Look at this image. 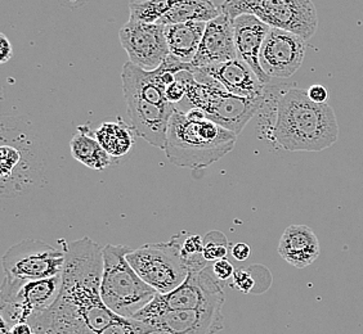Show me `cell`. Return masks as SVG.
I'll return each mask as SVG.
<instances>
[{"label": "cell", "instance_id": "obj_1", "mask_svg": "<svg viewBox=\"0 0 363 334\" xmlns=\"http://www.w3.org/2000/svg\"><path fill=\"white\" fill-rule=\"evenodd\" d=\"M62 288L47 311L28 321L35 334H151L145 321L112 313L101 297L104 248L89 237L63 242Z\"/></svg>", "mask_w": 363, "mask_h": 334}, {"label": "cell", "instance_id": "obj_2", "mask_svg": "<svg viewBox=\"0 0 363 334\" xmlns=\"http://www.w3.org/2000/svg\"><path fill=\"white\" fill-rule=\"evenodd\" d=\"M272 135L285 151L321 152L337 142L339 124L328 103H315L294 88L279 97Z\"/></svg>", "mask_w": 363, "mask_h": 334}, {"label": "cell", "instance_id": "obj_3", "mask_svg": "<svg viewBox=\"0 0 363 334\" xmlns=\"http://www.w3.org/2000/svg\"><path fill=\"white\" fill-rule=\"evenodd\" d=\"M238 137L209 119H189L175 110L169 122L165 154L177 166L205 168L232 152Z\"/></svg>", "mask_w": 363, "mask_h": 334}, {"label": "cell", "instance_id": "obj_4", "mask_svg": "<svg viewBox=\"0 0 363 334\" xmlns=\"http://www.w3.org/2000/svg\"><path fill=\"white\" fill-rule=\"evenodd\" d=\"M129 250L123 244L105 246L101 297L112 313L134 319L159 293L134 272L126 260Z\"/></svg>", "mask_w": 363, "mask_h": 334}, {"label": "cell", "instance_id": "obj_5", "mask_svg": "<svg viewBox=\"0 0 363 334\" xmlns=\"http://www.w3.org/2000/svg\"><path fill=\"white\" fill-rule=\"evenodd\" d=\"M44 154L45 149L34 132L22 127L21 121L14 117H3L0 146L3 193L21 192L25 185L40 179L47 162Z\"/></svg>", "mask_w": 363, "mask_h": 334}, {"label": "cell", "instance_id": "obj_6", "mask_svg": "<svg viewBox=\"0 0 363 334\" xmlns=\"http://www.w3.org/2000/svg\"><path fill=\"white\" fill-rule=\"evenodd\" d=\"M191 71L194 77L189 81L186 98L177 105L187 103L189 110L200 108L205 112L206 119L240 135L246 124L262 107L264 99L238 97L225 91L220 84L199 69L192 67Z\"/></svg>", "mask_w": 363, "mask_h": 334}, {"label": "cell", "instance_id": "obj_7", "mask_svg": "<svg viewBox=\"0 0 363 334\" xmlns=\"http://www.w3.org/2000/svg\"><path fill=\"white\" fill-rule=\"evenodd\" d=\"M187 234L189 231L182 230L169 242L143 244L126 255L134 272L159 294L174 291L189 275L182 256V243Z\"/></svg>", "mask_w": 363, "mask_h": 334}, {"label": "cell", "instance_id": "obj_8", "mask_svg": "<svg viewBox=\"0 0 363 334\" xmlns=\"http://www.w3.org/2000/svg\"><path fill=\"white\" fill-rule=\"evenodd\" d=\"M220 8L232 20L252 14L269 28L293 33L306 42L318 28V13L312 0H224Z\"/></svg>", "mask_w": 363, "mask_h": 334}, {"label": "cell", "instance_id": "obj_9", "mask_svg": "<svg viewBox=\"0 0 363 334\" xmlns=\"http://www.w3.org/2000/svg\"><path fill=\"white\" fill-rule=\"evenodd\" d=\"M211 265L206 266L201 272H189L184 283L174 291L167 294H157L142 311L134 316V319L145 321L173 311H191L223 306L225 302L223 286L216 278Z\"/></svg>", "mask_w": 363, "mask_h": 334}, {"label": "cell", "instance_id": "obj_10", "mask_svg": "<svg viewBox=\"0 0 363 334\" xmlns=\"http://www.w3.org/2000/svg\"><path fill=\"white\" fill-rule=\"evenodd\" d=\"M66 252L43 241L23 239L8 248L3 256L7 277L21 280H39L61 275Z\"/></svg>", "mask_w": 363, "mask_h": 334}, {"label": "cell", "instance_id": "obj_11", "mask_svg": "<svg viewBox=\"0 0 363 334\" xmlns=\"http://www.w3.org/2000/svg\"><path fill=\"white\" fill-rule=\"evenodd\" d=\"M119 39L129 62L143 70L159 69L170 54L165 26L159 23L129 20L120 28Z\"/></svg>", "mask_w": 363, "mask_h": 334}, {"label": "cell", "instance_id": "obj_12", "mask_svg": "<svg viewBox=\"0 0 363 334\" xmlns=\"http://www.w3.org/2000/svg\"><path fill=\"white\" fill-rule=\"evenodd\" d=\"M307 42L301 36L271 28L260 50V66L267 76L289 79L304 62Z\"/></svg>", "mask_w": 363, "mask_h": 334}, {"label": "cell", "instance_id": "obj_13", "mask_svg": "<svg viewBox=\"0 0 363 334\" xmlns=\"http://www.w3.org/2000/svg\"><path fill=\"white\" fill-rule=\"evenodd\" d=\"M61 288L62 274L39 280H21L6 275L0 289V302L21 305L31 321L56 302Z\"/></svg>", "mask_w": 363, "mask_h": 334}, {"label": "cell", "instance_id": "obj_14", "mask_svg": "<svg viewBox=\"0 0 363 334\" xmlns=\"http://www.w3.org/2000/svg\"><path fill=\"white\" fill-rule=\"evenodd\" d=\"M124 98L135 134L151 146L165 151L169 122L177 107H160L132 93H124Z\"/></svg>", "mask_w": 363, "mask_h": 334}, {"label": "cell", "instance_id": "obj_15", "mask_svg": "<svg viewBox=\"0 0 363 334\" xmlns=\"http://www.w3.org/2000/svg\"><path fill=\"white\" fill-rule=\"evenodd\" d=\"M223 306L173 311L145 321L151 334H217L224 328Z\"/></svg>", "mask_w": 363, "mask_h": 334}, {"label": "cell", "instance_id": "obj_16", "mask_svg": "<svg viewBox=\"0 0 363 334\" xmlns=\"http://www.w3.org/2000/svg\"><path fill=\"white\" fill-rule=\"evenodd\" d=\"M236 58L238 57L235 45L233 20L222 13L206 23L203 42L191 64L192 67L201 69Z\"/></svg>", "mask_w": 363, "mask_h": 334}, {"label": "cell", "instance_id": "obj_17", "mask_svg": "<svg viewBox=\"0 0 363 334\" xmlns=\"http://www.w3.org/2000/svg\"><path fill=\"white\" fill-rule=\"evenodd\" d=\"M199 70L214 79L230 94L250 99H264L266 97V84L262 83L252 67L240 58L201 67Z\"/></svg>", "mask_w": 363, "mask_h": 334}, {"label": "cell", "instance_id": "obj_18", "mask_svg": "<svg viewBox=\"0 0 363 334\" xmlns=\"http://www.w3.org/2000/svg\"><path fill=\"white\" fill-rule=\"evenodd\" d=\"M271 28L260 21L258 17L252 14H241L233 18V31H235V45L240 59L247 63L252 71L257 74L259 80L263 84L269 83L271 77L260 66L259 56Z\"/></svg>", "mask_w": 363, "mask_h": 334}, {"label": "cell", "instance_id": "obj_19", "mask_svg": "<svg viewBox=\"0 0 363 334\" xmlns=\"http://www.w3.org/2000/svg\"><path fill=\"white\" fill-rule=\"evenodd\" d=\"M277 252L287 264L304 269L318 258L321 246L315 231L307 225H290L279 239Z\"/></svg>", "mask_w": 363, "mask_h": 334}, {"label": "cell", "instance_id": "obj_20", "mask_svg": "<svg viewBox=\"0 0 363 334\" xmlns=\"http://www.w3.org/2000/svg\"><path fill=\"white\" fill-rule=\"evenodd\" d=\"M208 22H184L165 26L170 56L182 63H192L203 42Z\"/></svg>", "mask_w": 363, "mask_h": 334}, {"label": "cell", "instance_id": "obj_21", "mask_svg": "<svg viewBox=\"0 0 363 334\" xmlns=\"http://www.w3.org/2000/svg\"><path fill=\"white\" fill-rule=\"evenodd\" d=\"M72 157L96 171H102L111 165V156L99 144L96 135H91L88 126H79L70 142Z\"/></svg>", "mask_w": 363, "mask_h": 334}, {"label": "cell", "instance_id": "obj_22", "mask_svg": "<svg viewBox=\"0 0 363 334\" xmlns=\"http://www.w3.org/2000/svg\"><path fill=\"white\" fill-rule=\"evenodd\" d=\"M222 14V8L211 0H179L156 23L168 26L184 22H209Z\"/></svg>", "mask_w": 363, "mask_h": 334}, {"label": "cell", "instance_id": "obj_23", "mask_svg": "<svg viewBox=\"0 0 363 334\" xmlns=\"http://www.w3.org/2000/svg\"><path fill=\"white\" fill-rule=\"evenodd\" d=\"M134 129L126 125L123 120L118 117V121H105L94 132L99 144L104 146L107 154L111 157H123L130 152L133 148Z\"/></svg>", "mask_w": 363, "mask_h": 334}, {"label": "cell", "instance_id": "obj_24", "mask_svg": "<svg viewBox=\"0 0 363 334\" xmlns=\"http://www.w3.org/2000/svg\"><path fill=\"white\" fill-rule=\"evenodd\" d=\"M179 0H129L130 20L156 23Z\"/></svg>", "mask_w": 363, "mask_h": 334}, {"label": "cell", "instance_id": "obj_25", "mask_svg": "<svg viewBox=\"0 0 363 334\" xmlns=\"http://www.w3.org/2000/svg\"><path fill=\"white\" fill-rule=\"evenodd\" d=\"M203 238L197 234H187L182 243V256L189 267V272L203 270L209 263L203 258Z\"/></svg>", "mask_w": 363, "mask_h": 334}, {"label": "cell", "instance_id": "obj_26", "mask_svg": "<svg viewBox=\"0 0 363 334\" xmlns=\"http://www.w3.org/2000/svg\"><path fill=\"white\" fill-rule=\"evenodd\" d=\"M230 250V242L222 231L211 230L203 237V256L209 264L227 258Z\"/></svg>", "mask_w": 363, "mask_h": 334}, {"label": "cell", "instance_id": "obj_27", "mask_svg": "<svg viewBox=\"0 0 363 334\" xmlns=\"http://www.w3.org/2000/svg\"><path fill=\"white\" fill-rule=\"evenodd\" d=\"M252 270H254V266L240 267L233 274V286L236 287L240 292L245 294H249V293L258 294L257 280L252 278V272H254Z\"/></svg>", "mask_w": 363, "mask_h": 334}, {"label": "cell", "instance_id": "obj_28", "mask_svg": "<svg viewBox=\"0 0 363 334\" xmlns=\"http://www.w3.org/2000/svg\"><path fill=\"white\" fill-rule=\"evenodd\" d=\"M211 266H213V272H214L216 278L219 282H227L228 279L233 278V274L236 272L233 265L230 264L228 258L219 260V261L214 263Z\"/></svg>", "mask_w": 363, "mask_h": 334}, {"label": "cell", "instance_id": "obj_29", "mask_svg": "<svg viewBox=\"0 0 363 334\" xmlns=\"http://www.w3.org/2000/svg\"><path fill=\"white\" fill-rule=\"evenodd\" d=\"M307 94L312 102L318 103V105H323V103L328 102V89H326L323 85H320V84L312 85V86L308 89Z\"/></svg>", "mask_w": 363, "mask_h": 334}, {"label": "cell", "instance_id": "obj_30", "mask_svg": "<svg viewBox=\"0 0 363 334\" xmlns=\"http://www.w3.org/2000/svg\"><path fill=\"white\" fill-rule=\"evenodd\" d=\"M230 255L238 261H246L252 255V248L249 244L240 242L230 247Z\"/></svg>", "mask_w": 363, "mask_h": 334}, {"label": "cell", "instance_id": "obj_31", "mask_svg": "<svg viewBox=\"0 0 363 334\" xmlns=\"http://www.w3.org/2000/svg\"><path fill=\"white\" fill-rule=\"evenodd\" d=\"M13 56L12 44L8 40L7 36L4 34L0 35V62L7 63Z\"/></svg>", "mask_w": 363, "mask_h": 334}, {"label": "cell", "instance_id": "obj_32", "mask_svg": "<svg viewBox=\"0 0 363 334\" xmlns=\"http://www.w3.org/2000/svg\"><path fill=\"white\" fill-rule=\"evenodd\" d=\"M11 334H35L30 323H20L11 327Z\"/></svg>", "mask_w": 363, "mask_h": 334}, {"label": "cell", "instance_id": "obj_33", "mask_svg": "<svg viewBox=\"0 0 363 334\" xmlns=\"http://www.w3.org/2000/svg\"><path fill=\"white\" fill-rule=\"evenodd\" d=\"M69 3H82V1H84V0H67Z\"/></svg>", "mask_w": 363, "mask_h": 334}]
</instances>
